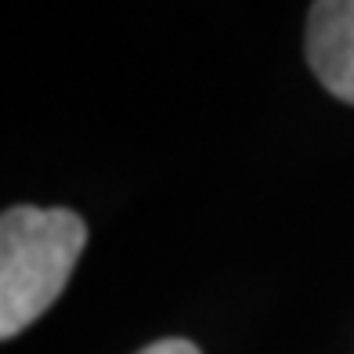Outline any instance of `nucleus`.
Returning a JSON list of instances; mask_svg holds the SVG:
<instances>
[{
    "instance_id": "3",
    "label": "nucleus",
    "mask_w": 354,
    "mask_h": 354,
    "mask_svg": "<svg viewBox=\"0 0 354 354\" xmlns=\"http://www.w3.org/2000/svg\"><path fill=\"white\" fill-rule=\"evenodd\" d=\"M138 354H203L192 340H181V336H170V340H156L149 347H141Z\"/></svg>"
},
{
    "instance_id": "2",
    "label": "nucleus",
    "mask_w": 354,
    "mask_h": 354,
    "mask_svg": "<svg viewBox=\"0 0 354 354\" xmlns=\"http://www.w3.org/2000/svg\"><path fill=\"white\" fill-rule=\"evenodd\" d=\"M304 47L318 84L354 105V0H315Z\"/></svg>"
},
{
    "instance_id": "1",
    "label": "nucleus",
    "mask_w": 354,
    "mask_h": 354,
    "mask_svg": "<svg viewBox=\"0 0 354 354\" xmlns=\"http://www.w3.org/2000/svg\"><path fill=\"white\" fill-rule=\"evenodd\" d=\"M87 246V224L73 210L11 206L0 217V336L15 340L62 297Z\"/></svg>"
}]
</instances>
